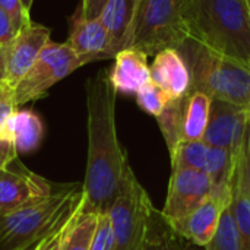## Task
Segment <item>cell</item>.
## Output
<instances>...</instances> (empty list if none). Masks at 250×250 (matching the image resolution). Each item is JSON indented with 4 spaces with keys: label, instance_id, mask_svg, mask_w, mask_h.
<instances>
[{
    "label": "cell",
    "instance_id": "1",
    "mask_svg": "<svg viewBox=\"0 0 250 250\" xmlns=\"http://www.w3.org/2000/svg\"><path fill=\"white\" fill-rule=\"evenodd\" d=\"M85 91L88 160L79 207L85 212L104 214L111 208L130 164L117 136V92L108 79V72L101 70L89 78Z\"/></svg>",
    "mask_w": 250,
    "mask_h": 250
},
{
    "label": "cell",
    "instance_id": "2",
    "mask_svg": "<svg viewBox=\"0 0 250 250\" xmlns=\"http://www.w3.org/2000/svg\"><path fill=\"white\" fill-rule=\"evenodd\" d=\"M189 38L250 70L248 0H185Z\"/></svg>",
    "mask_w": 250,
    "mask_h": 250
},
{
    "label": "cell",
    "instance_id": "3",
    "mask_svg": "<svg viewBox=\"0 0 250 250\" xmlns=\"http://www.w3.org/2000/svg\"><path fill=\"white\" fill-rule=\"evenodd\" d=\"M189 73L190 89L211 100L250 108V70L195 40H186L179 48Z\"/></svg>",
    "mask_w": 250,
    "mask_h": 250
},
{
    "label": "cell",
    "instance_id": "4",
    "mask_svg": "<svg viewBox=\"0 0 250 250\" xmlns=\"http://www.w3.org/2000/svg\"><path fill=\"white\" fill-rule=\"evenodd\" d=\"M82 199V183L56 185L44 199L0 217V250H12L41 240L66 223Z\"/></svg>",
    "mask_w": 250,
    "mask_h": 250
},
{
    "label": "cell",
    "instance_id": "5",
    "mask_svg": "<svg viewBox=\"0 0 250 250\" xmlns=\"http://www.w3.org/2000/svg\"><path fill=\"white\" fill-rule=\"evenodd\" d=\"M186 40L185 0H138L127 47L149 57L166 48L177 50Z\"/></svg>",
    "mask_w": 250,
    "mask_h": 250
},
{
    "label": "cell",
    "instance_id": "6",
    "mask_svg": "<svg viewBox=\"0 0 250 250\" xmlns=\"http://www.w3.org/2000/svg\"><path fill=\"white\" fill-rule=\"evenodd\" d=\"M155 208L132 167L125 171L119 193L108 209L113 230L111 250H142Z\"/></svg>",
    "mask_w": 250,
    "mask_h": 250
},
{
    "label": "cell",
    "instance_id": "7",
    "mask_svg": "<svg viewBox=\"0 0 250 250\" xmlns=\"http://www.w3.org/2000/svg\"><path fill=\"white\" fill-rule=\"evenodd\" d=\"M82 67L81 60L67 42L48 41L41 50L32 67L15 86V104H23L42 98L48 89Z\"/></svg>",
    "mask_w": 250,
    "mask_h": 250
},
{
    "label": "cell",
    "instance_id": "8",
    "mask_svg": "<svg viewBox=\"0 0 250 250\" xmlns=\"http://www.w3.org/2000/svg\"><path fill=\"white\" fill-rule=\"evenodd\" d=\"M44 177L28 170L18 158L0 168V217L35 204L54 190Z\"/></svg>",
    "mask_w": 250,
    "mask_h": 250
},
{
    "label": "cell",
    "instance_id": "9",
    "mask_svg": "<svg viewBox=\"0 0 250 250\" xmlns=\"http://www.w3.org/2000/svg\"><path fill=\"white\" fill-rule=\"evenodd\" d=\"M211 192V179L204 171L185 167L171 168L166 204L160 214L167 224H171L192 212Z\"/></svg>",
    "mask_w": 250,
    "mask_h": 250
},
{
    "label": "cell",
    "instance_id": "10",
    "mask_svg": "<svg viewBox=\"0 0 250 250\" xmlns=\"http://www.w3.org/2000/svg\"><path fill=\"white\" fill-rule=\"evenodd\" d=\"M249 129V107H239L226 101L212 100L209 123L204 136V141L208 145L240 154L246 148Z\"/></svg>",
    "mask_w": 250,
    "mask_h": 250
},
{
    "label": "cell",
    "instance_id": "11",
    "mask_svg": "<svg viewBox=\"0 0 250 250\" xmlns=\"http://www.w3.org/2000/svg\"><path fill=\"white\" fill-rule=\"evenodd\" d=\"M231 196L233 188L212 189L211 195L192 212L168 226L182 239L205 248L212 240L224 209L231 204Z\"/></svg>",
    "mask_w": 250,
    "mask_h": 250
},
{
    "label": "cell",
    "instance_id": "12",
    "mask_svg": "<svg viewBox=\"0 0 250 250\" xmlns=\"http://www.w3.org/2000/svg\"><path fill=\"white\" fill-rule=\"evenodd\" d=\"M67 44L75 51L82 66L98 62L114 59L111 50V41L107 28L100 18L85 19L79 9L70 18V31Z\"/></svg>",
    "mask_w": 250,
    "mask_h": 250
},
{
    "label": "cell",
    "instance_id": "13",
    "mask_svg": "<svg viewBox=\"0 0 250 250\" xmlns=\"http://www.w3.org/2000/svg\"><path fill=\"white\" fill-rule=\"evenodd\" d=\"M50 41V29L44 25L29 23L23 26L12 42L6 47L7 75L6 83L15 89L19 81L28 73L35 63L41 50Z\"/></svg>",
    "mask_w": 250,
    "mask_h": 250
},
{
    "label": "cell",
    "instance_id": "14",
    "mask_svg": "<svg viewBox=\"0 0 250 250\" xmlns=\"http://www.w3.org/2000/svg\"><path fill=\"white\" fill-rule=\"evenodd\" d=\"M108 79L120 94H135L151 81L148 56L133 47H126L114 56V64L108 72Z\"/></svg>",
    "mask_w": 250,
    "mask_h": 250
},
{
    "label": "cell",
    "instance_id": "15",
    "mask_svg": "<svg viewBox=\"0 0 250 250\" xmlns=\"http://www.w3.org/2000/svg\"><path fill=\"white\" fill-rule=\"evenodd\" d=\"M151 67V81L161 86L170 100L185 97L190 89L189 69L176 48H166L154 56Z\"/></svg>",
    "mask_w": 250,
    "mask_h": 250
},
{
    "label": "cell",
    "instance_id": "16",
    "mask_svg": "<svg viewBox=\"0 0 250 250\" xmlns=\"http://www.w3.org/2000/svg\"><path fill=\"white\" fill-rule=\"evenodd\" d=\"M44 138V123L41 117L25 108H16L0 127V139L10 144L19 154L35 151Z\"/></svg>",
    "mask_w": 250,
    "mask_h": 250
},
{
    "label": "cell",
    "instance_id": "17",
    "mask_svg": "<svg viewBox=\"0 0 250 250\" xmlns=\"http://www.w3.org/2000/svg\"><path fill=\"white\" fill-rule=\"evenodd\" d=\"M138 0H107L100 19L108 31L114 56L127 47Z\"/></svg>",
    "mask_w": 250,
    "mask_h": 250
},
{
    "label": "cell",
    "instance_id": "18",
    "mask_svg": "<svg viewBox=\"0 0 250 250\" xmlns=\"http://www.w3.org/2000/svg\"><path fill=\"white\" fill-rule=\"evenodd\" d=\"M98 223V214L78 208L64 224L59 250H89Z\"/></svg>",
    "mask_w": 250,
    "mask_h": 250
},
{
    "label": "cell",
    "instance_id": "19",
    "mask_svg": "<svg viewBox=\"0 0 250 250\" xmlns=\"http://www.w3.org/2000/svg\"><path fill=\"white\" fill-rule=\"evenodd\" d=\"M212 100L198 91H189L183 119V141H202L209 123ZM182 141V142H183Z\"/></svg>",
    "mask_w": 250,
    "mask_h": 250
},
{
    "label": "cell",
    "instance_id": "20",
    "mask_svg": "<svg viewBox=\"0 0 250 250\" xmlns=\"http://www.w3.org/2000/svg\"><path fill=\"white\" fill-rule=\"evenodd\" d=\"M142 250H205V248L193 245L177 236L161 217V214L155 209Z\"/></svg>",
    "mask_w": 250,
    "mask_h": 250
},
{
    "label": "cell",
    "instance_id": "21",
    "mask_svg": "<svg viewBox=\"0 0 250 250\" xmlns=\"http://www.w3.org/2000/svg\"><path fill=\"white\" fill-rule=\"evenodd\" d=\"M245 152V151H243ZM243 157V155H242ZM231 209L240 234L242 250H250V195L242 174V158L233 182Z\"/></svg>",
    "mask_w": 250,
    "mask_h": 250
},
{
    "label": "cell",
    "instance_id": "22",
    "mask_svg": "<svg viewBox=\"0 0 250 250\" xmlns=\"http://www.w3.org/2000/svg\"><path fill=\"white\" fill-rule=\"evenodd\" d=\"M188 94L177 100H170L163 113L157 117L160 130L166 139L168 151L183 141V119Z\"/></svg>",
    "mask_w": 250,
    "mask_h": 250
},
{
    "label": "cell",
    "instance_id": "23",
    "mask_svg": "<svg viewBox=\"0 0 250 250\" xmlns=\"http://www.w3.org/2000/svg\"><path fill=\"white\" fill-rule=\"evenodd\" d=\"M168 152L171 158V168L185 167V168H193L205 173L207 163L211 152V145H208L204 139L183 141Z\"/></svg>",
    "mask_w": 250,
    "mask_h": 250
},
{
    "label": "cell",
    "instance_id": "24",
    "mask_svg": "<svg viewBox=\"0 0 250 250\" xmlns=\"http://www.w3.org/2000/svg\"><path fill=\"white\" fill-rule=\"evenodd\" d=\"M205 250H242L240 234L234 221L231 204L224 209L218 229L212 240L205 246Z\"/></svg>",
    "mask_w": 250,
    "mask_h": 250
},
{
    "label": "cell",
    "instance_id": "25",
    "mask_svg": "<svg viewBox=\"0 0 250 250\" xmlns=\"http://www.w3.org/2000/svg\"><path fill=\"white\" fill-rule=\"evenodd\" d=\"M168 101H170V97L167 95V92L161 86H158L155 82H152V81L145 83L136 92V103H138V105L145 113L154 116L155 119L163 113V110L166 108Z\"/></svg>",
    "mask_w": 250,
    "mask_h": 250
},
{
    "label": "cell",
    "instance_id": "26",
    "mask_svg": "<svg viewBox=\"0 0 250 250\" xmlns=\"http://www.w3.org/2000/svg\"><path fill=\"white\" fill-rule=\"evenodd\" d=\"M113 249V230L108 212L98 214L97 230L91 242L89 250H111Z\"/></svg>",
    "mask_w": 250,
    "mask_h": 250
},
{
    "label": "cell",
    "instance_id": "27",
    "mask_svg": "<svg viewBox=\"0 0 250 250\" xmlns=\"http://www.w3.org/2000/svg\"><path fill=\"white\" fill-rule=\"evenodd\" d=\"M0 7L9 15V18H10V21L16 29V34L23 26L32 23L31 15L25 10L21 0H0Z\"/></svg>",
    "mask_w": 250,
    "mask_h": 250
},
{
    "label": "cell",
    "instance_id": "28",
    "mask_svg": "<svg viewBox=\"0 0 250 250\" xmlns=\"http://www.w3.org/2000/svg\"><path fill=\"white\" fill-rule=\"evenodd\" d=\"M15 104V92L13 88L7 83H0V127L4 125V122L12 116V113L16 110Z\"/></svg>",
    "mask_w": 250,
    "mask_h": 250
},
{
    "label": "cell",
    "instance_id": "29",
    "mask_svg": "<svg viewBox=\"0 0 250 250\" xmlns=\"http://www.w3.org/2000/svg\"><path fill=\"white\" fill-rule=\"evenodd\" d=\"M16 35V29L9 15L0 7V45L7 47Z\"/></svg>",
    "mask_w": 250,
    "mask_h": 250
},
{
    "label": "cell",
    "instance_id": "30",
    "mask_svg": "<svg viewBox=\"0 0 250 250\" xmlns=\"http://www.w3.org/2000/svg\"><path fill=\"white\" fill-rule=\"evenodd\" d=\"M105 3H107V0H81V4L78 9L81 10L82 16L85 19L91 21V19H95L100 16Z\"/></svg>",
    "mask_w": 250,
    "mask_h": 250
},
{
    "label": "cell",
    "instance_id": "31",
    "mask_svg": "<svg viewBox=\"0 0 250 250\" xmlns=\"http://www.w3.org/2000/svg\"><path fill=\"white\" fill-rule=\"evenodd\" d=\"M67 223V221H66ZM60 224L59 227H56L50 234H47L37 246L35 250H59V245H60V239H62V233L64 229V224Z\"/></svg>",
    "mask_w": 250,
    "mask_h": 250
},
{
    "label": "cell",
    "instance_id": "32",
    "mask_svg": "<svg viewBox=\"0 0 250 250\" xmlns=\"http://www.w3.org/2000/svg\"><path fill=\"white\" fill-rule=\"evenodd\" d=\"M16 158H18V152L13 149V146L0 139V168H4Z\"/></svg>",
    "mask_w": 250,
    "mask_h": 250
},
{
    "label": "cell",
    "instance_id": "33",
    "mask_svg": "<svg viewBox=\"0 0 250 250\" xmlns=\"http://www.w3.org/2000/svg\"><path fill=\"white\" fill-rule=\"evenodd\" d=\"M242 174H243V180H245V185H246L250 195V129L246 148H245V152L242 157Z\"/></svg>",
    "mask_w": 250,
    "mask_h": 250
},
{
    "label": "cell",
    "instance_id": "34",
    "mask_svg": "<svg viewBox=\"0 0 250 250\" xmlns=\"http://www.w3.org/2000/svg\"><path fill=\"white\" fill-rule=\"evenodd\" d=\"M6 75H7L6 47L0 45V83H6Z\"/></svg>",
    "mask_w": 250,
    "mask_h": 250
},
{
    "label": "cell",
    "instance_id": "35",
    "mask_svg": "<svg viewBox=\"0 0 250 250\" xmlns=\"http://www.w3.org/2000/svg\"><path fill=\"white\" fill-rule=\"evenodd\" d=\"M41 240H42V239H41ZM41 240H34V242H29V243H26V245H23V246H19V248H15V249L12 250H35L37 249V246H38V243H40Z\"/></svg>",
    "mask_w": 250,
    "mask_h": 250
},
{
    "label": "cell",
    "instance_id": "36",
    "mask_svg": "<svg viewBox=\"0 0 250 250\" xmlns=\"http://www.w3.org/2000/svg\"><path fill=\"white\" fill-rule=\"evenodd\" d=\"M21 1H22V4H23L25 10L29 13V12H31V7H32V3H34V0H21Z\"/></svg>",
    "mask_w": 250,
    "mask_h": 250
},
{
    "label": "cell",
    "instance_id": "37",
    "mask_svg": "<svg viewBox=\"0 0 250 250\" xmlns=\"http://www.w3.org/2000/svg\"><path fill=\"white\" fill-rule=\"evenodd\" d=\"M248 4H249V12H250V0H248Z\"/></svg>",
    "mask_w": 250,
    "mask_h": 250
}]
</instances>
